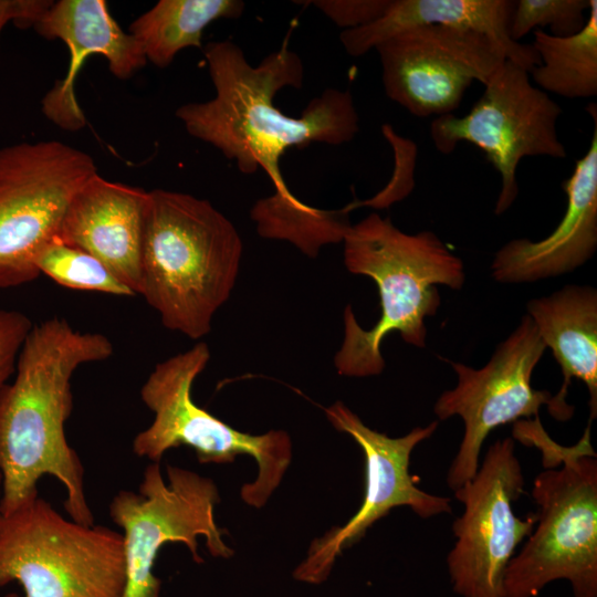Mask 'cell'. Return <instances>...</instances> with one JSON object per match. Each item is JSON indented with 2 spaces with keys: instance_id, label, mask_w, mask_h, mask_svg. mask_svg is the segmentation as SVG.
Wrapping results in <instances>:
<instances>
[{
  "instance_id": "cell-1",
  "label": "cell",
  "mask_w": 597,
  "mask_h": 597,
  "mask_svg": "<svg viewBox=\"0 0 597 597\" xmlns=\"http://www.w3.org/2000/svg\"><path fill=\"white\" fill-rule=\"evenodd\" d=\"M216 95L191 102L176 117L192 137L210 144L250 175L262 168L284 201L298 200L286 186L280 158L290 148L312 143L337 146L359 130V117L348 90L326 88L313 98L300 117L285 115L274 104L284 87L300 88L304 66L286 43L252 65L230 40L211 41L203 48Z\"/></svg>"
},
{
  "instance_id": "cell-2",
  "label": "cell",
  "mask_w": 597,
  "mask_h": 597,
  "mask_svg": "<svg viewBox=\"0 0 597 597\" xmlns=\"http://www.w3.org/2000/svg\"><path fill=\"white\" fill-rule=\"evenodd\" d=\"M113 353L106 335L77 331L63 317L33 324L13 379L0 391V512L39 494L38 482L50 475L65 489L63 505L69 517L94 524L84 467L67 442L65 423L73 408L74 373Z\"/></svg>"
},
{
  "instance_id": "cell-3",
  "label": "cell",
  "mask_w": 597,
  "mask_h": 597,
  "mask_svg": "<svg viewBox=\"0 0 597 597\" xmlns=\"http://www.w3.org/2000/svg\"><path fill=\"white\" fill-rule=\"evenodd\" d=\"M343 244L346 269L377 284L381 312L365 329L352 306L345 307L344 337L334 365L342 376H376L385 368L381 343L390 333H399L407 344L426 346L425 321L441 303L437 285L460 290L463 262L434 232L406 233L375 212L350 226Z\"/></svg>"
},
{
  "instance_id": "cell-4",
  "label": "cell",
  "mask_w": 597,
  "mask_h": 597,
  "mask_svg": "<svg viewBox=\"0 0 597 597\" xmlns=\"http://www.w3.org/2000/svg\"><path fill=\"white\" fill-rule=\"evenodd\" d=\"M242 251L237 228L210 201L149 190L139 294L166 328L200 339L231 295Z\"/></svg>"
},
{
  "instance_id": "cell-5",
  "label": "cell",
  "mask_w": 597,
  "mask_h": 597,
  "mask_svg": "<svg viewBox=\"0 0 597 597\" xmlns=\"http://www.w3.org/2000/svg\"><path fill=\"white\" fill-rule=\"evenodd\" d=\"M13 582L22 597H122L123 535L64 517L36 494L0 512V587Z\"/></svg>"
},
{
  "instance_id": "cell-6",
  "label": "cell",
  "mask_w": 597,
  "mask_h": 597,
  "mask_svg": "<svg viewBox=\"0 0 597 597\" xmlns=\"http://www.w3.org/2000/svg\"><path fill=\"white\" fill-rule=\"evenodd\" d=\"M209 360L208 345L198 342L155 366L140 389L154 419L135 436L133 452L151 462H159L166 451L180 446L192 448L200 463H228L239 454L251 455L259 472L253 482L242 486L241 498L261 507L291 463L290 436L282 430L241 432L199 407L192 399V385Z\"/></svg>"
},
{
  "instance_id": "cell-7",
  "label": "cell",
  "mask_w": 597,
  "mask_h": 597,
  "mask_svg": "<svg viewBox=\"0 0 597 597\" xmlns=\"http://www.w3.org/2000/svg\"><path fill=\"white\" fill-rule=\"evenodd\" d=\"M590 425L562 468L536 475L532 498L536 524L504 575L505 597H537L555 580H567L573 597H597V459Z\"/></svg>"
},
{
  "instance_id": "cell-8",
  "label": "cell",
  "mask_w": 597,
  "mask_h": 597,
  "mask_svg": "<svg viewBox=\"0 0 597 597\" xmlns=\"http://www.w3.org/2000/svg\"><path fill=\"white\" fill-rule=\"evenodd\" d=\"M166 471L167 483L159 462H151L137 492L121 490L109 502L108 514L123 530L126 584L122 597H159L161 580L153 568L168 542L184 543L198 564L203 562L198 536L205 537L211 556L233 555L214 520L220 501L214 482L179 467L168 464Z\"/></svg>"
},
{
  "instance_id": "cell-9",
  "label": "cell",
  "mask_w": 597,
  "mask_h": 597,
  "mask_svg": "<svg viewBox=\"0 0 597 597\" xmlns=\"http://www.w3.org/2000/svg\"><path fill=\"white\" fill-rule=\"evenodd\" d=\"M96 172L88 154L57 140L0 148V289L40 276L36 254L59 238L70 201Z\"/></svg>"
},
{
  "instance_id": "cell-10",
  "label": "cell",
  "mask_w": 597,
  "mask_h": 597,
  "mask_svg": "<svg viewBox=\"0 0 597 597\" xmlns=\"http://www.w3.org/2000/svg\"><path fill=\"white\" fill-rule=\"evenodd\" d=\"M561 114L562 107L532 84L528 71L505 60L470 112L460 117H436L430 123V137L444 155L451 154L460 142L483 150L501 177L494 212L502 214L517 197L516 169L523 158L567 156L557 134Z\"/></svg>"
},
{
  "instance_id": "cell-11",
  "label": "cell",
  "mask_w": 597,
  "mask_h": 597,
  "mask_svg": "<svg viewBox=\"0 0 597 597\" xmlns=\"http://www.w3.org/2000/svg\"><path fill=\"white\" fill-rule=\"evenodd\" d=\"M525 479L513 438L493 442L474 476L453 491L464 511L455 519V543L447 556L460 597H505L504 575L516 547L532 533L536 515L517 517L514 503Z\"/></svg>"
},
{
  "instance_id": "cell-12",
  "label": "cell",
  "mask_w": 597,
  "mask_h": 597,
  "mask_svg": "<svg viewBox=\"0 0 597 597\" xmlns=\"http://www.w3.org/2000/svg\"><path fill=\"white\" fill-rule=\"evenodd\" d=\"M545 349L526 314L483 367L475 369L449 362L457 374V385L438 397L433 412L441 421L458 416L464 423L461 443L447 473L452 491L474 476L483 442L495 428L538 417L542 406L554 416V396L532 386V374Z\"/></svg>"
},
{
  "instance_id": "cell-13",
  "label": "cell",
  "mask_w": 597,
  "mask_h": 597,
  "mask_svg": "<svg viewBox=\"0 0 597 597\" xmlns=\"http://www.w3.org/2000/svg\"><path fill=\"white\" fill-rule=\"evenodd\" d=\"M386 95L418 117L453 114L468 87L485 85L506 51L475 30L422 25L378 44Z\"/></svg>"
},
{
  "instance_id": "cell-14",
  "label": "cell",
  "mask_w": 597,
  "mask_h": 597,
  "mask_svg": "<svg viewBox=\"0 0 597 597\" xmlns=\"http://www.w3.org/2000/svg\"><path fill=\"white\" fill-rule=\"evenodd\" d=\"M325 415L337 431L349 434L360 447L365 457V494L355 515L343 526L314 540L306 557L294 569L295 579L316 585L327 579L343 549L363 538L391 509L408 506L421 519L452 513L449 498L421 490L409 473L413 449L436 432L438 421L391 438L367 427L341 401L327 407Z\"/></svg>"
},
{
  "instance_id": "cell-15",
  "label": "cell",
  "mask_w": 597,
  "mask_h": 597,
  "mask_svg": "<svg viewBox=\"0 0 597 597\" xmlns=\"http://www.w3.org/2000/svg\"><path fill=\"white\" fill-rule=\"evenodd\" d=\"M32 27L48 40H61L70 52L65 76L41 102L45 117L64 130H80L86 124L75 83L87 56H104L111 73L121 80L130 77L147 62L138 41L118 25L104 0L52 1Z\"/></svg>"
},
{
  "instance_id": "cell-16",
  "label": "cell",
  "mask_w": 597,
  "mask_h": 597,
  "mask_svg": "<svg viewBox=\"0 0 597 597\" xmlns=\"http://www.w3.org/2000/svg\"><path fill=\"white\" fill-rule=\"evenodd\" d=\"M587 112L594 132L586 154L563 188L566 211L554 231L540 241L514 239L494 255L492 276L501 283H527L569 273L586 263L597 249V107Z\"/></svg>"
},
{
  "instance_id": "cell-17",
  "label": "cell",
  "mask_w": 597,
  "mask_h": 597,
  "mask_svg": "<svg viewBox=\"0 0 597 597\" xmlns=\"http://www.w3.org/2000/svg\"><path fill=\"white\" fill-rule=\"evenodd\" d=\"M148 191L94 174L65 211L59 239L98 259L136 295Z\"/></svg>"
},
{
  "instance_id": "cell-18",
  "label": "cell",
  "mask_w": 597,
  "mask_h": 597,
  "mask_svg": "<svg viewBox=\"0 0 597 597\" xmlns=\"http://www.w3.org/2000/svg\"><path fill=\"white\" fill-rule=\"evenodd\" d=\"M512 0H390L387 10L367 25L343 30L339 40L354 57L366 54L387 39L422 25H444L479 31L506 51L507 60L526 71L540 64L532 44L510 38Z\"/></svg>"
},
{
  "instance_id": "cell-19",
  "label": "cell",
  "mask_w": 597,
  "mask_h": 597,
  "mask_svg": "<svg viewBox=\"0 0 597 597\" xmlns=\"http://www.w3.org/2000/svg\"><path fill=\"white\" fill-rule=\"evenodd\" d=\"M527 315L561 367L563 384L554 396V418L566 421L574 407L566 402L573 378L589 394V420L597 415V290L588 285H566L548 296L532 298Z\"/></svg>"
},
{
  "instance_id": "cell-20",
  "label": "cell",
  "mask_w": 597,
  "mask_h": 597,
  "mask_svg": "<svg viewBox=\"0 0 597 597\" xmlns=\"http://www.w3.org/2000/svg\"><path fill=\"white\" fill-rule=\"evenodd\" d=\"M244 9L240 0H160L132 22L129 33L146 60L164 69L181 50L202 48V34L210 23L238 19Z\"/></svg>"
},
{
  "instance_id": "cell-21",
  "label": "cell",
  "mask_w": 597,
  "mask_h": 597,
  "mask_svg": "<svg viewBox=\"0 0 597 597\" xmlns=\"http://www.w3.org/2000/svg\"><path fill=\"white\" fill-rule=\"evenodd\" d=\"M533 35L540 64L528 74L535 86L567 98L597 95L596 0H590L587 22L578 33L556 36L537 29Z\"/></svg>"
},
{
  "instance_id": "cell-22",
  "label": "cell",
  "mask_w": 597,
  "mask_h": 597,
  "mask_svg": "<svg viewBox=\"0 0 597 597\" xmlns=\"http://www.w3.org/2000/svg\"><path fill=\"white\" fill-rule=\"evenodd\" d=\"M349 207L338 210L313 208L303 201L286 202L276 195L258 200L251 219L263 238L286 240L308 256H316L323 245L343 242L352 226Z\"/></svg>"
},
{
  "instance_id": "cell-23",
  "label": "cell",
  "mask_w": 597,
  "mask_h": 597,
  "mask_svg": "<svg viewBox=\"0 0 597 597\" xmlns=\"http://www.w3.org/2000/svg\"><path fill=\"white\" fill-rule=\"evenodd\" d=\"M34 264L40 274L71 290L123 297L136 295L98 259L84 250L64 243L59 238L40 250Z\"/></svg>"
},
{
  "instance_id": "cell-24",
  "label": "cell",
  "mask_w": 597,
  "mask_h": 597,
  "mask_svg": "<svg viewBox=\"0 0 597 597\" xmlns=\"http://www.w3.org/2000/svg\"><path fill=\"white\" fill-rule=\"evenodd\" d=\"M590 0H514L510 38L520 40L536 27L549 28V34L568 36L585 27Z\"/></svg>"
},
{
  "instance_id": "cell-25",
  "label": "cell",
  "mask_w": 597,
  "mask_h": 597,
  "mask_svg": "<svg viewBox=\"0 0 597 597\" xmlns=\"http://www.w3.org/2000/svg\"><path fill=\"white\" fill-rule=\"evenodd\" d=\"M33 327L22 312L0 308V391L14 375L19 354Z\"/></svg>"
},
{
  "instance_id": "cell-26",
  "label": "cell",
  "mask_w": 597,
  "mask_h": 597,
  "mask_svg": "<svg viewBox=\"0 0 597 597\" xmlns=\"http://www.w3.org/2000/svg\"><path fill=\"white\" fill-rule=\"evenodd\" d=\"M312 3L336 25L350 30L378 19L390 0H316Z\"/></svg>"
},
{
  "instance_id": "cell-27",
  "label": "cell",
  "mask_w": 597,
  "mask_h": 597,
  "mask_svg": "<svg viewBox=\"0 0 597 597\" xmlns=\"http://www.w3.org/2000/svg\"><path fill=\"white\" fill-rule=\"evenodd\" d=\"M51 2L48 0H0V34L9 22H13L19 28L32 27Z\"/></svg>"
},
{
  "instance_id": "cell-28",
  "label": "cell",
  "mask_w": 597,
  "mask_h": 597,
  "mask_svg": "<svg viewBox=\"0 0 597 597\" xmlns=\"http://www.w3.org/2000/svg\"><path fill=\"white\" fill-rule=\"evenodd\" d=\"M3 597H20V595L17 593H8Z\"/></svg>"
},
{
  "instance_id": "cell-29",
  "label": "cell",
  "mask_w": 597,
  "mask_h": 597,
  "mask_svg": "<svg viewBox=\"0 0 597 597\" xmlns=\"http://www.w3.org/2000/svg\"><path fill=\"white\" fill-rule=\"evenodd\" d=\"M0 501H1V475H0Z\"/></svg>"
}]
</instances>
